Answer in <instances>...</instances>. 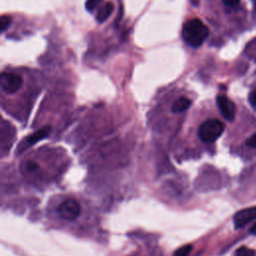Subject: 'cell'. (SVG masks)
I'll list each match as a JSON object with an SVG mask.
<instances>
[{"mask_svg":"<svg viewBox=\"0 0 256 256\" xmlns=\"http://www.w3.org/2000/svg\"><path fill=\"white\" fill-rule=\"evenodd\" d=\"M113 9H114L113 3L110 2V1L106 2V3L98 10V12H97V14H96V19H97V21H98L99 23H102V22L106 21V20L109 18V16L111 15V13L113 12Z\"/></svg>","mask_w":256,"mask_h":256,"instance_id":"ba28073f","label":"cell"},{"mask_svg":"<svg viewBox=\"0 0 256 256\" xmlns=\"http://www.w3.org/2000/svg\"><path fill=\"white\" fill-rule=\"evenodd\" d=\"M199 1H200V0H190V2H191V4H192L193 6H198Z\"/></svg>","mask_w":256,"mask_h":256,"instance_id":"d6986e66","label":"cell"},{"mask_svg":"<svg viewBox=\"0 0 256 256\" xmlns=\"http://www.w3.org/2000/svg\"><path fill=\"white\" fill-rule=\"evenodd\" d=\"M12 18L9 15H3L0 19V27H1V32H4L11 24Z\"/></svg>","mask_w":256,"mask_h":256,"instance_id":"7c38bea8","label":"cell"},{"mask_svg":"<svg viewBox=\"0 0 256 256\" xmlns=\"http://www.w3.org/2000/svg\"><path fill=\"white\" fill-rule=\"evenodd\" d=\"M192 245L191 244H187V245H184V246H181L179 247L173 254V256H188L189 253L191 252L192 250Z\"/></svg>","mask_w":256,"mask_h":256,"instance_id":"8fae6325","label":"cell"},{"mask_svg":"<svg viewBox=\"0 0 256 256\" xmlns=\"http://www.w3.org/2000/svg\"><path fill=\"white\" fill-rule=\"evenodd\" d=\"M102 0H86V3H85V8L87 11L92 12L99 4Z\"/></svg>","mask_w":256,"mask_h":256,"instance_id":"4fadbf2b","label":"cell"},{"mask_svg":"<svg viewBox=\"0 0 256 256\" xmlns=\"http://www.w3.org/2000/svg\"><path fill=\"white\" fill-rule=\"evenodd\" d=\"M0 83H1V88L5 93L14 94L22 87L23 79L17 74L3 72L1 74Z\"/></svg>","mask_w":256,"mask_h":256,"instance_id":"277c9868","label":"cell"},{"mask_svg":"<svg viewBox=\"0 0 256 256\" xmlns=\"http://www.w3.org/2000/svg\"><path fill=\"white\" fill-rule=\"evenodd\" d=\"M209 35L208 27L198 18L187 20L182 27V38L188 45L197 48Z\"/></svg>","mask_w":256,"mask_h":256,"instance_id":"6da1fadb","label":"cell"},{"mask_svg":"<svg viewBox=\"0 0 256 256\" xmlns=\"http://www.w3.org/2000/svg\"><path fill=\"white\" fill-rule=\"evenodd\" d=\"M249 100L251 102V104L256 108V89L253 90L249 96Z\"/></svg>","mask_w":256,"mask_h":256,"instance_id":"9a60e30c","label":"cell"},{"mask_svg":"<svg viewBox=\"0 0 256 256\" xmlns=\"http://www.w3.org/2000/svg\"><path fill=\"white\" fill-rule=\"evenodd\" d=\"M217 106L222 116L227 121H233L236 114V107L232 100H230L225 95H219L216 99Z\"/></svg>","mask_w":256,"mask_h":256,"instance_id":"8992f818","label":"cell"},{"mask_svg":"<svg viewBox=\"0 0 256 256\" xmlns=\"http://www.w3.org/2000/svg\"><path fill=\"white\" fill-rule=\"evenodd\" d=\"M256 219V206L244 208L236 212V214L233 216V223L236 229L242 228L247 225L249 222Z\"/></svg>","mask_w":256,"mask_h":256,"instance_id":"5b68a950","label":"cell"},{"mask_svg":"<svg viewBox=\"0 0 256 256\" xmlns=\"http://www.w3.org/2000/svg\"><path fill=\"white\" fill-rule=\"evenodd\" d=\"M191 105V100L187 97H180L174 101L171 106V111L173 113H180L187 110Z\"/></svg>","mask_w":256,"mask_h":256,"instance_id":"9c48e42d","label":"cell"},{"mask_svg":"<svg viewBox=\"0 0 256 256\" xmlns=\"http://www.w3.org/2000/svg\"><path fill=\"white\" fill-rule=\"evenodd\" d=\"M235 256H256V252L251 248H248L246 246H241L236 250Z\"/></svg>","mask_w":256,"mask_h":256,"instance_id":"30bf717a","label":"cell"},{"mask_svg":"<svg viewBox=\"0 0 256 256\" xmlns=\"http://www.w3.org/2000/svg\"><path fill=\"white\" fill-rule=\"evenodd\" d=\"M252 235H255L256 236V223L251 227V229H250V231H249Z\"/></svg>","mask_w":256,"mask_h":256,"instance_id":"ac0fdd59","label":"cell"},{"mask_svg":"<svg viewBox=\"0 0 256 256\" xmlns=\"http://www.w3.org/2000/svg\"><path fill=\"white\" fill-rule=\"evenodd\" d=\"M253 4H254V8L256 10V0H253Z\"/></svg>","mask_w":256,"mask_h":256,"instance_id":"ffe728a7","label":"cell"},{"mask_svg":"<svg viewBox=\"0 0 256 256\" xmlns=\"http://www.w3.org/2000/svg\"><path fill=\"white\" fill-rule=\"evenodd\" d=\"M224 124L218 119H208L198 128V137L204 143L216 141L224 131Z\"/></svg>","mask_w":256,"mask_h":256,"instance_id":"7a4b0ae2","label":"cell"},{"mask_svg":"<svg viewBox=\"0 0 256 256\" xmlns=\"http://www.w3.org/2000/svg\"><path fill=\"white\" fill-rule=\"evenodd\" d=\"M27 167H28V170H29V171H30V172H32V171H34L35 169H37L38 165H37L36 163H34V162H28Z\"/></svg>","mask_w":256,"mask_h":256,"instance_id":"e0dca14e","label":"cell"},{"mask_svg":"<svg viewBox=\"0 0 256 256\" xmlns=\"http://www.w3.org/2000/svg\"><path fill=\"white\" fill-rule=\"evenodd\" d=\"M223 2L228 6H235L239 3V0H223Z\"/></svg>","mask_w":256,"mask_h":256,"instance_id":"2e32d148","label":"cell"},{"mask_svg":"<svg viewBox=\"0 0 256 256\" xmlns=\"http://www.w3.org/2000/svg\"><path fill=\"white\" fill-rule=\"evenodd\" d=\"M245 145L247 147H250V148H255L256 147V133L251 135L250 137H248L245 141Z\"/></svg>","mask_w":256,"mask_h":256,"instance_id":"5bb4252c","label":"cell"},{"mask_svg":"<svg viewBox=\"0 0 256 256\" xmlns=\"http://www.w3.org/2000/svg\"><path fill=\"white\" fill-rule=\"evenodd\" d=\"M80 213L81 206L79 202L72 198L66 199L57 208V215L59 218L66 221L75 220L80 215Z\"/></svg>","mask_w":256,"mask_h":256,"instance_id":"3957f363","label":"cell"},{"mask_svg":"<svg viewBox=\"0 0 256 256\" xmlns=\"http://www.w3.org/2000/svg\"><path fill=\"white\" fill-rule=\"evenodd\" d=\"M51 132V126H44L43 128H41L40 130L36 131L35 133L27 136L24 141H23V147L20 148L19 151H22V150H25L28 148V146H31L35 143H37L38 141H40L41 139H43L45 137H47Z\"/></svg>","mask_w":256,"mask_h":256,"instance_id":"52a82bcc","label":"cell"}]
</instances>
